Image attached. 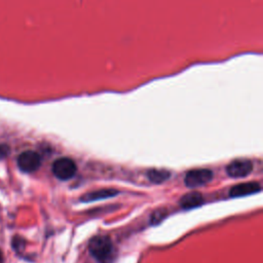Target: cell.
Returning <instances> with one entry per match:
<instances>
[{"instance_id":"obj_6","label":"cell","mask_w":263,"mask_h":263,"mask_svg":"<svg viewBox=\"0 0 263 263\" xmlns=\"http://www.w3.org/2000/svg\"><path fill=\"white\" fill-rule=\"evenodd\" d=\"M261 190V185L257 182H248V183H240L237 185H234L230 191L229 196L230 197H241L250 194L257 193Z\"/></svg>"},{"instance_id":"obj_10","label":"cell","mask_w":263,"mask_h":263,"mask_svg":"<svg viewBox=\"0 0 263 263\" xmlns=\"http://www.w3.org/2000/svg\"><path fill=\"white\" fill-rule=\"evenodd\" d=\"M164 217H165V210H163V209L158 210V211H156V212L152 215V217H151V223H152V224H157V223H159Z\"/></svg>"},{"instance_id":"obj_11","label":"cell","mask_w":263,"mask_h":263,"mask_svg":"<svg viewBox=\"0 0 263 263\" xmlns=\"http://www.w3.org/2000/svg\"><path fill=\"white\" fill-rule=\"evenodd\" d=\"M9 153H10L9 146L6 144H0V159L7 157Z\"/></svg>"},{"instance_id":"obj_3","label":"cell","mask_w":263,"mask_h":263,"mask_svg":"<svg viewBox=\"0 0 263 263\" xmlns=\"http://www.w3.org/2000/svg\"><path fill=\"white\" fill-rule=\"evenodd\" d=\"M213 179V172L208 168H195L187 172L185 176V185L195 188L209 183Z\"/></svg>"},{"instance_id":"obj_4","label":"cell","mask_w":263,"mask_h":263,"mask_svg":"<svg viewBox=\"0 0 263 263\" xmlns=\"http://www.w3.org/2000/svg\"><path fill=\"white\" fill-rule=\"evenodd\" d=\"M41 164L40 155L32 150L21 153L17 157V165L25 173H33L39 168Z\"/></svg>"},{"instance_id":"obj_8","label":"cell","mask_w":263,"mask_h":263,"mask_svg":"<svg viewBox=\"0 0 263 263\" xmlns=\"http://www.w3.org/2000/svg\"><path fill=\"white\" fill-rule=\"evenodd\" d=\"M117 193H118V191H116V190L102 189V190H99V191H93V192H89V193L84 194L83 196H81V200H83V201H92V200L108 198V197L116 195Z\"/></svg>"},{"instance_id":"obj_9","label":"cell","mask_w":263,"mask_h":263,"mask_svg":"<svg viewBox=\"0 0 263 263\" xmlns=\"http://www.w3.org/2000/svg\"><path fill=\"white\" fill-rule=\"evenodd\" d=\"M147 177L152 183L160 184V183L166 181L171 177V173L165 170L151 168L147 172Z\"/></svg>"},{"instance_id":"obj_7","label":"cell","mask_w":263,"mask_h":263,"mask_svg":"<svg viewBox=\"0 0 263 263\" xmlns=\"http://www.w3.org/2000/svg\"><path fill=\"white\" fill-rule=\"evenodd\" d=\"M203 203V198L202 195L198 192H190L185 194L181 199H180V205L184 210H190L196 206H199Z\"/></svg>"},{"instance_id":"obj_5","label":"cell","mask_w":263,"mask_h":263,"mask_svg":"<svg viewBox=\"0 0 263 263\" xmlns=\"http://www.w3.org/2000/svg\"><path fill=\"white\" fill-rule=\"evenodd\" d=\"M253 170V163L249 159H235L226 166V173L232 178L248 176Z\"/></svg>"},{"instance_id":"obj_1","label":"cell","mask_w":263,"mask_h":263,"mask_svg":"<svg viewBox=\"0 0 263 263\" xmlns=\"http://www.w3.org/2000/svg\"><path fill=\"white\" fill-rule=\"evenodd\" d=\"M89 252L99 263H113L116 249L109 236L96 235L89 240Z\"/></svg>"},{"instance_id":"obj_2","label":"cell","mask_w":263,"mask_h":263,"mask_svg":"<svg viewBox=\"0 0 263 263\" xmlns=\"http://www.w3.org/2000/svg\"><path fill=\"white\" fill-rule=\"evenodd\" d=\"M76 163L69 157H61L52 163V173L60 180H69L76 173Z\"/></svg>"}]
</instances>
